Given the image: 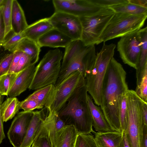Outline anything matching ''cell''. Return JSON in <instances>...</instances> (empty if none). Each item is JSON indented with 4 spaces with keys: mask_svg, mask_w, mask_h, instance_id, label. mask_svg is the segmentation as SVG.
Returning a JSON list of instances; mask_svg holds the SVG:
<instances>
[{
    "mask_svg": "<svg viewBox=\"0 0 147 147\" xmlns=\"http://www.w3.org/2000/svg\"><path fill=\"white\" fill-rule=\"evenodd\" d=\"M126 73L113 57L107 67L102 89L101 109L107 121L115 131H122L119 109L123 96L129 89Z\"/></svg>",
    "mask_w": 147,
    "mask_h": 147,
    "instance_id": "1",
    "label": "cell"
},
{
    "mask_svg": "<svg viewBox=\"0 0 147 147\" xmlns=\"http://www.w3.org/2000/svg\"><path fill=\"white\" fill-rule=\"evenodd\" d=\"M86 84L81 87L58 113L66 125H74L78 134L94 133L92 119L88 105Z\"/></svg>",
    "mask_w": 147,
    "mask_h": 147,
    "instance_id": "2",
    "label": "cell"
},
{
    "mask_svg": "<svg viewBox=\"0 0 147 147\" xmlns=\"http://www.w3.org/2000/svg\"><path fill=\"white\" fill-rule=\"evenodd\" d=\"M116 45L104 44L95 60L85 71L84 77L88 92L95 104L100 106L104 78L108 65L113 57Z\"/></svg>",
    "mask_w": 147,
    "mask_h": 147,
    "instance_id": "3",
    "label": "cell"
},
{
    "mask_svg": "<svg viewBox=\"0 0 147 147\" xmlns=\"http://www.w3.org/2000/svg\"><path fill=\"white\" fill-rule=\"evenodd\" d=\"M86 84L83 73L77 71L53 86L45 106L48 113H58L71 97Z\"/></svg>",
    "mask_w": 147,
    "mask_h": 147,
    "instance_id": "4",
    "label": "cell"
},
{
    "mask_svg": "<svg viewBox=\"0 0 147 147\" xmlns=\"http://www.w3.org/2000/svg\"><path fill=\"white\" fill-rule=\"evenodd\" d=\"M63 57L59 49L49 51L36 66L29 89L36 90L48 85H54L60 72Z\"/></svg>",
    "mask_w": 147,
    "mask_h": 147,
    "instance_id": "5",
    "label": "cell"
},
{
    "mask_svg": "<svg viewBox=\"0 0 147 147\" xmlns=\"http://www.w3.org/2000/svg\"><path fill=\"white\" fill-rule=\"evenodd\" d=\"M147 17V13L135 15L115 13L101 35L97 45L138 31L144 26Z\"/></svg>",
    "mask_w": 147,
    "mask_h": 147,
    "instance_id": "6",
    "label": "cell"
},
{
    "mask_svg": "<svg viewBox=\"0 0 147 147\" xmlns=\"http://www.w3.org/2000/svg\"><path fill=\"white\" fill-rule=\"evenodd\" d=\"M126 98L127 125L124 132L130 147H140L144 126L142 118L144 101L132 90H128Z\"/></svg>",
    "mask_w": 147,
    "mask_h": 147,
    "instance_id": "7",
    "label": "cell"
},
{
    "mask_svg": "<svg viewBox=\"0 0 147 147\" xmlns=\"http://www.w3.org/2000/svg\"><path fill=\"white\" fill-rule=\"evenodd\" d=\"M115 13L104 8L91 15L79 18L82 27L81 40L86 46L97 45L100 37Z\"/></svg>",
    "mask_w": 147,
    "mask_h": 147,
    "instance_id": "8",
    "label": "cell"
},
{
    "mask_svg": "<svg viewBox=\"0 0 147 147\" xmlns=\"http://www.w3.org/2000/svg\"><path fill=\"white\" fill-rule=\"evenodd\" d=\"M49 18L54 28L72 40L81 39L82 27L79 18L66 13L55 11Z\"/></svg>",
    "mask_w": 147,
    "mask_h": 147,
    "instance_id": "9",
    "label": "cell"
},
{
    "mask_svg": "<svg viewBox=\"0 0 147 147\" xmlns=\"http://www.w3.org/2000/svg\"><path fill=\"white\" fill-rule=\"evenodd\" d=\"M138 32L121 37L117 45V51L123 63L135 69L141 47Z\"/></svg>",
    "mask_w": 147,
    "mask_h": 147,
    "instance_id": "10",
    "label": "cell"
},
{
    "mask_svg": "<svg viewBox=\"0 0 147 147\" xmlns=\"http://www.w3.org/2000/svg\"><path fill=\"white\" fill-rule=\"evenodd\" d=\"M55 11L68 13L80 18L91 15L104 8L91 0H53Z\"/></svg>",
    "mask_w": 147,
    "mask_h": 147,
    "instance_id": "11",
    "label": "cell"
},
{
    "mask_svg": "<svg viewBox=\"0 0 147 147\" xmlns=\"http://www.w3.org/2000/svg\"><path fill=\"white\" fill-rule=\"evenodd\" d=\"M33 111H23L17 114L7 132L10 143L13 147H20L23 142Z\"/></svg>",
    "mask_w": 147,
    "mask_h": 147,
    "instance_id": "12",
    "label": "cell"
},
{
    "mask_svg": "<svg viewBox=\"0 0 147 147\" xmlns=\"http://www.w3.org/2000/svg\"><path fill=\"white\" fill-rule=\"evenodd\" d=\"M36 64H31L19 72L9 91V97L18 96L29 88L34 76Z\"/></svg>",
    "mask_w": 147,
    "mask_h": 147,
    "instance_id": "13",
    "label": "cell"
},
{
    "mask_svg": "<svg viewBox=\"0 0 147 147\" xmlns=\"http://www.w3.org/2000/svg\"><path fill=\"white\" fill-rule=\"evenodd\" d=\"M72 41L69 37L54 28L40 37L37 43L40 47L65 48Z\"/></svg>",
    "mask_w": 147,
    "mask_h": 147,
    "instance_id": "14",
    "label": "cell"
},
{
    "mask_svg": "<svg viewBox=\"0 0 147 147\" xmlns=\"http://www.w3.org/2000/svg\"><path fill=\"white\" fill-rule=\"evenodd\" d=\"M78 134L74 125H66L55 133L53 147H75Z\"/></svg>",
    "mask_w": 147,
    "mask_h": 147,
    "instance_id": "15",
    "label": "cell"
},
{
    "mask_svg": "<svg viewBox=\"0 0 147 147\" xmlns=\"http://www.w3.org/2000/svg\"><path fill=\"white\" fill-rule=\"evenodd\" d=\"M87 99L92 118L93 126L95 130L100 132L115 131L109 123L100 107L94 103L92 98L88 94Z\"/></svg>",
    "mask_w": 147,
    "mask_h": 147,
    "instance_id": "16",
    "label": "cell"
},
{
    "mask_svg": "<svg viewBox=\"0 0 147 147\" xmlns=\"http://www.w3.org/2000/svg\"><path fill=\"white\" fill-rule=\"evenodd\" d=\"M53 28L49 18H45L28 25L22 32V35L24 38L37 42L40 37Z\"/></svg>",
    "mask_w": 147,
    "mask_h": 147,
    "instance_id": "17",
    "label": "cell"
},
{
    "mask_svg": "<svg viewBox=\"0 0 147 147\" xmlns=\"http://www.w3.org/2000/svg\"><path fill=\"white\" fill-rule=\"evenodd\" d=\"M141 42V50L136 66L137 85L140 82L145 71L147 69V27L138 31Z\"/></svg>",
    "mask_w": 147,
    "mask_h": 147,
    "instance_id": "18",
    "label": "cell"
},
{
    "mask_svg": "<svg viewBox=\"0 0 147 147\" xmlns=\"http://www.w3.org/2000/svg\"><path fill=\"white\" fill-rule=\"evenodd\" d=\"M43 110L33 111L26 133L20 147H30L45 117Z\"/></svg>",
    "mask_w": 147,
    "mask_h": 147,
    "instance_id": "19",
    "label": "cell"
},
{
    "mask_svg": "<svg viewBox=\"0 0 147 147\" xmlns=\"http://www.w3.org/2000/svg\"><path fill=\"white\" fill-rule=\"evenodd\" d=\"M11 24L12 31L16 34L22 33L28 26L24 11L16 0H12Z\"/></svg>",
    "mask_w": 147,
    "mask_h": 147,
    "instance_id": "20",
    "label": "cell"
},
{
    "mask_svg": "<svg viewBox=\"0 0 147 147\" xmlns=\"http://www.w3.org/2000/svg\"><path fill=\"white\" fill-rule=\"evenodd\" d=\"M94 139L98 147H118L123 133L117 131L94 133Z\"/></svg>",
    "mask_w": 147,
    "mask_h": 147,
    "instance_id": "21",
    "label": "cell"
},
{
    "mask_svg": "<svg viewBox=\"0 0 147 147\" xmlns=\"http://www.w3.org/2000/svg\"><path fill=\"white\" fill-rule=\"evenodd\" d=\"M87 47L81 40H72L65 48L60 72L65 68L72 59L83 52Z\"/></svg>",
    "mask_w": 147,
    "mask_h": 147,
    "instance_id": "22",
    "label": "cell"
},
{
    "mask_svg": "<svg viewBox=\"0 0 147 147\" xmlns=\"http://www.w3.org/2000/svg\"><path fill=\"white\" fill-rule=\"evenodd\" d=\"M40 47L37 42L28 38H23L15 48L14 51H22L29 56L34 63L38 61Z\"/></svg>",
    "mask_w": 147,
    "mask_h": 147,
    "instance_id": "23",
    "label": "cell"
},
{
    "mask_svg": "<svg viewBox=\"0 0 147 147\" xmlns=\"http://www.w3.org/2000/svg\"><path fill=\"white\" fill-rule=\"evenodd\" d=\"M20 102L16 97H9L1 106V111L3 122L12 119L17 113L20 109Z\"/></svg>",
    "mask_w": 147,
    "mask_h": 147,
    "instance_id": "24",
    "label": "cell"
},
{
    "mask_svg": "<svg viewBox=\"0 0 147 147\" xmlns=\"http://www.w3.org/2000/svg\"><path fill=\"white\" fill-rule=\"evenodd\" d=\"M49 131V136L53 147L54 139L56 132L66 125L60 117L58 113H48L44 119Z\"/></svg>",
    "mask_w": 147,
    "mask_h": 147,
    "instance_id": "25",
    "label": "cell"
},
{
    "mask_svg": "<svg viewBox=\"0 0 147 147\" xmlns=\"http://www.w3.org/2000/svg\"><path fill=\"white\" fill-rule=\"evenodd\" d=\"M32 144L37 147H53L49 136V131L44 119L34 138Z\"/></svg>",
    "mask_w": 147,
    "mask_h": 147,
    "instance_id": "26",
    "label": "cell"
},
{
    "mask_svg": "<svg viewBox=\"0 0 147 147\" xmlns=\"http://www.w3.org/2000/svg\"><path fill=\"white\" fill-rule=\"evenodd\" d=\"M115 13H125L132 15H139L147 13V8L129 2L109 7Z\"/></svg>",
    "mask_w": 147,
    "mask_h": 147,
    "instance_id": "27",
    "label": "cell"
},
{
    "mask_svg": "<svg viewBox=\"0 0 147 147\" xmlns=\"http://www.w3.org/2000/svg\"><path fill=\"white\" fill-rule=\"evenodd\" d=\"M53 86V84H51L37 89L26 99L35 100L41 106L45 107Z\"/></svg>",
    "mask_w": 147,
    "mask_h": 147,
    "instance_id": "28",
    "label": "cell"
},
{
    "mask_svg": "<svg viewBox=\"0 0 147 147\" xmlns=\"http://www.w3.org/2000/svg\"><path fill=\"white\" fill-rule=\"evenodd\" d=\"M12 2V0H4L3 4V16L5 27V39L12 31L11 20Z\"/></svg>",
    "mask_w": 147,
    "mask_h": 147,
    "instance_id": "29",
    "label": "cell"
},
{
    "mask_svg": "<svg viewBox=\"0 0 147 147\" xmlns=\"http://www.w3.org/2000/svg\"><path fill=\"white\" fill-rule=\"evenodd\" d=\"M18 73L4 75L0 77V94L8 96L9 91Z\"/></svg>",
    "mask_w": 147,
    "mask_h": 147,
    "instance_id": "30",
    "label": "cell"
},
{
    "mask_svg": "<svg viewBox=\"0 0 147 147\" xmlns=\"http://www.w3.org/2000/svg\"><path fill=\"white\" fill-rule=\"evenodd\" d=\"M23 38L22 33L18 34L13 33L10 37L5 40L1 45L5 50L10 53L13 52L16 47Z\"/></svg>",
    "mask_w": 147,
    "mask_h": 147,
    "instance_id": "31",
    "label": "cell"
},
{
    "mask_svg": "<svg viewBox=\"0 0 147 147\" xmlns=\"http://www.w3.org/2000/svg\"><path fill=\"white\" fill-rule=\"evenodd\" d=\"M75 147H98L94 137L91 134H78Z\"/></svg>",
    "mask_w": 147,
    "mask_h": 147,
    "instance_id": "32",
    "label": "cell"
},
{
    "mask_svg": "<svg viewBox=\"0 0 147 147\" xmlns=\"http://www.w3.org/2000/svg\"><path fill=\"white\" fill-rule=\"evenodd\" d=\"M119 118L122 131L125 132L127 128L128 120L126 93L123 96L121 101L119 109Z\"/></svg>",
    "mask_w": 147,
    "mask_h": 147,
    "instance_id": "33",
    "label": "cell"
},
{
    "mask_svg": "<svg viewBox=\"0 0 147 147\" xmlns=\"http://www.w3.org/2000/svg\"><path fill=\"white\" fill-rule=\"evenodd\" d=\"M135 91L143 101L147 102V69L145 70L140 82L137 85Z\"/></svg>",
    "mask_w": 147,
    "mask_h": 147,
    "instance_id": "34",
    "label": "cell"
},
{
    "mask_svg": "<svg viewBox=\"0 0 147 147\" xmlns=\"http://www.w3.org/2000/svg\"><path fill=\"white\" fill-rule=\"evenodd\" d=\"M43 107L37 101L26 98L20 102V109L25 111H33L36 109H40Z\"/></svg>",
    "mask_w": 147,
    "mask_h": 147,
    "instance_id": "35",
    "label": "cell"
},
{
    "mask_svg": "<svg viewBox=\"0 0 147 147\" xmlns=\"http://www.w3.org/2000/svg\"><path fill=\"white\" fill-rule=\"evenodd\" d=\"M96 5L102 8H108L127 3L128 0H91Z\"/></svg>",
    "mask_w": 147,
    "mask_h": 147,
    "instance_id": "36",
    "label": "cell"
},
{
    "mask_svg": "<svg viewBox=\"0 0 147 147\" xmlns=\"http://www.w3.org/2000/svg\"><path fill=\"white\" fill-rule=\"evenodd\" d=\"M13 52L10 53L0 62V77L8 72L13 57Z\"/></svg>",
    "mask_w": 147,
    "mask_h": 147,
    "instance_id": "37",
    "label": "cell"
},
{
    "mask_svg": "<svg viewBox=\"0 0 147 147\" xmlns=\"http://www.w3.org/2000/svg\"><path fill=\"white\" fill-rule=\"evenodd\" d=\"M33 63H35L32 60L29 56L23 53L20 59L14 73H19Z\"/></svg>",
    "mask_w": 147,
    "mask_h": 147,
    "instance_id": "38",
    "label": "cell"
},
{
    "mask_svg": "<svg viewBox=\"0 0 147 147\" xmlns=\"http://www.w3.org/2000/svg\"><path fill=\"white\" fill-rule=\"evenodd\" d=\"M13 57L10 66L6 74L14 73L23 52L20 51H16L13 52Z\"/></svg>",
    "mask_w": 147,
    "mask_h": 147,
    "instance_id": "39",
    "label": "cell"
},
{
    "mask_svg": "<svg viewBox=\"0 0 147 147\" xmlns=\"http://www.w3.org/2000/svg\"><path fill=\"white\" fill-rule=\"evenodd\" d=\"M3 9L2 5L0 7V45L5 39V27L3 16Z\"/></svg>",
    "mask_w": 147,
    "mask_h": 147,
    "instance_id": "40",
    "label": "cell"
},
{
    "mask_svg": "<svg viewBox=\"0 0 147 147\" xmlns=\"http://www.w3.org/2000/svg\"><path fill=\"white\" fill-rule=\"evenodd\" d=\"M3 98L0 100V144L1 143L3 139L5 138L3 128V121L1 114V106L2 103Z\"/></svg>",
    "mask_w": 147,
    "mask_h": 147,
    "instance_id": "41",
    "label": "cell"
},
{
    "mask_svg": "<svg viewBox=\"0 0 147 147\" xmlns=\"http://www.w3.org/2000/svg\"><path fill=\"white\" fill-rule=\"evenodd\" d=\"M140 147H147V125H144Z\"/></svg>",
    "mask_w": 147,
    "mask_h": 147,
    "instance_id": "42",
    "label": "cell"
},
{
    "mask_svg": "<svg viewBox=\"0 0 147 147\" xmlns=\"http://www.w3.org/2000/svg\"><path fill=\"white\" fill-rule=\"evenodd\" d=\"M142 118L144 125H147V102L144 101L142 104Z\"/></svg>",
    "mask_w": 147,
    "mask_h": 147,
    "instance_id": "43",
    "label": "cell"
},
{
    "mask_svg": "<svg viewBox=\"0 0 147 147\" xmlns=\"http://www.w3.org/2000/svg\"><path fill=\"white\" fill-rule=\"evenodd\" d=\"M129 3L136 5L147 8V0H128Z\"/></svg>",
    "mask_w": 147,
    "mask_h": 147,
    "instance_id": "44",
    "label": "cell"
},
{
    "mask_svg": "<svg viewBox=\"0 0 147 147\" xmlns=\"http://www.w3.org/2000/svg\"><path fill=\"white\" fill-rule=\"evenodd\" d=\"M123 133L122 140L118 147H130L127 141L125 133L123 132Z\"/></svg>",
    "mask_w": 147,
    "mask_h": 147,
    "instance_id": "45",
    "label": "cell"
},
{
    "mask_svg": "<svg viewBox=\"0 0 147 147\" xmlns=\"http://www.w3.org/2000/svg\"><path fill=\"white\" fill-rule=\"evenodd\" d=\"M10 53L5 51L1 47L0 48V62L7 55Z\"/></svg>",
    "mask_w": 147,
    "mask_h": 147,
    "instance_id": "46",
    "label": "cell"
},
{
    "mask_svg": "<svg viewBox=\"0 0 147 147\" xmlns=\"http://www.w3.org/2000/svg\"><path fill=\"white\" fill-rule=\"evenodd\" d=\"M4 0H0V7L3 5Z\"/></svg>",
    "mask_w": 147,
    "mask_h": 147,
    "instance_id": "47",
    "label": "cell"
},
{
    "mask_svg": "<svg viewBox=\"0 0 147 147\" xmlns=\"http://www.w3.org/2000/svg\"><path fill=\"white\" fill-rule=\"evenodd\" d=\"M31 147H37V146L34 145V144H32V146Z\"/></svg>",
    "mask_w": 147,
    "mask_h": 147,
    "instance_id": "48",
    "label": "cell"
},
{
    "mask_svg": "<svg viewBox=\"0 0 147 147\" xmlns=\"http://www.w3.org/2000/svg\"><path fill=\"white\" fill-rule=\"evenodd\" d=\"M1 47V45H0V48Z\"/></svg>",
    "mask_w": 147,
    "mask_h": 147,
    "instance_id": "49",
    "label": "cell"
},
{
    "mask_svg": "<svg viewBox=\"0 0 147 147\" xmlns=\"http://www.w3.org/2000/svg\"><path fill=\"white\" fill-rule=\"evenodd\" d=\"M1 95L0 94V96H1Z\"/></svg>",
    "mask_w": 147,
    "mask_h": 147,
    "instance_id": "50",
    "label": "cell"
}]
</instances>
